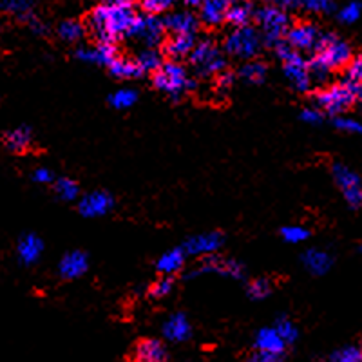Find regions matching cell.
Here are the masks:
<instances>
[{
  "label": "cell",
  "mask_w": 362,
  "mask_h": 362,
  "mask_svg": "<svg viewBox=\"0 0 362 362\" xmlns=\"http://www.w3.org/2000/svg\"><path fill=\"white\" fill-rule=\"evenodd\" d=\"M317 105L325 109L328 115L337 116L346 112L354 105L355 102L361 100V83H351V82H342L334 83V86L322 89L317 95Z\"/></svg>",
  "instance_id": "5"
},
{
  "label": "cell",
  "mask_w": 362,
  "mask_h": 362,
  "mask_svg": "<svg viewBox=\"0 0 362 362\" xmlns=\"http://www.w3.org/2000/svg\"><path fill=\"white\" fill-rule=\"evenodd\" d=\"M239 78L245 83H250V86H259L267 78V67L263 62L247 60L243 66L239 67Z\"/></svg>",
  "instance_id": "29"
},
{
  "label": "cell",
  "mask_w": 362,
  "mask_h": 362,
  "mask_svg": "<svg viewBox=\"0 0 362 362\" xmlns=\"http://www.w3.org/2000/svg\"><path fill=\"white\" fill-rule=\"evenodd\" d=\"M136 361L140 362H163L167 361V350L156 339H144L136 346Z\"/></svg>",
  "instance_id": "24"
},
{
  "label": "cell",
  "mask_w": 362,
  "mask_h": 362,
  "mask_svg": "<svg viewBox=\"0 0 362 362\" xmlns=\"http://www.w3.org/2000/svg\"><path fill=\"white\" fill-rule=\"evenodd\" d=\"M321 31L312 22H299L286 31V42L296 51H315L317 44L321 40Z\"/></svg>",
  "instance_id": "12"
},
{
  "label": "cell",
  "mask_w": 362,
  "mask_h": 362,
  "mask_svg": "<svg viewBox=\"0 0 362 362\" xmlns=\"http://www.w3.org/2000/svg\"><path fill=\"white\" fill-rule=\"evenodd\" d=\"M263 4H270V6H277V8L284 9V11H292V9L300 8L299 0H261Z\"/></svg>",
  "instance_id": "47"
},
{
  "label": "cell",
  "mask_w": 362,
  "mask_h": 362,
  "mask_svg": "<svg viewBox=\"0 0 362 362\" xmlns=\"http://www.w3.org/2000/svg\"><path fill=\"white\" fill-rule=\"evenodd\" d=\"M247 292H248V297L254 300L267 299V297L272 293V281L264 279V277H259V279H255L254 283L248 284Z\"/></svg>",
  "instance_id": "37"
},
{
  "label": "cell",
  "mask_w": 362,
  "mask_h": 362,
  "mask_svg": "<svg viewBox=\"0 0 362 362\" xmlns=\"http://www.w3.org/2000/svg\"><path fill=\"white\" fill-rule=\"evenodd\" d=\"M17 254L22 264L31 267L40 261L42 254H44V241L37 234H24L18 241Z\"/></svg>",
  "instance_id": "18"
},
{
  "label": "cell",
  "mask_w": 362,
  "mask_h": 362,
  "mask_svg": "<svg viewBox=\"0 0 362 362\" xmlns=\"http://www.w3.org/2000/svg\"><path fill=\"white\" fill-rule=\"evenodd\" d=\"M351 57H354L351 45L342 40V38H339L337 35L328 33L321 35V40L317 44L315 57L313 58L325 67H328L329 71H334L339 69V67H344L346 64L350 62Z\"/></svg>",
  "instance_id": "7"
},
{
  "label": "cell",
  "mask_w": 362,
  "mask_h": 362,
  "mask_svg": "<svg viewBox=\"0 0 362 362\" xmlns=\"http://www.w3.org/2000/svg\"><path fill=\"white\" fill-rule=\"evenodd\" d=\"M225 238L221 232H205V234L192 235L185 241L183 250L187 255H209L221 250Z\"/></svg>",
  "instance_id": "14"
},
{
  "label": "cell",
  "mask_w": 362,
  "mask_h": 362,
  "mask_svg": "<svg viewBox=\"0 0 362 362\" xmlns=\"http://www.w3.org/2000/svg\"><path fill=\"white\" fill-rule=\"evenodd\" d=\"M136 15L138 13L129 4V0L102 2L90 11L87 28L98 42H116L118 38L127 37Z\"/></svg>",
  "instance_id": "1"
},
{
  "label": "cell",
  "mask_w": 362,
  "mask_h": 362,
  "mask_svg": "<svg viewBox=\"0 0 362 362\" xmlns=\"http://www.w3.org/2000/svg\"><path fill=\"white\" fill-rule=\"evenodd\" d=\"M89 270V259L87 255L80 250H74L66 254L60 259V264H58V274L64 279H78L82 277L86 272Z\"/></svg>",
  "instance_id": "15"
},
{
  "label": "cell",
  "mask_w": 362,
  "mask_h": 362,
  "mask_svg": "<svg viewBox=\"0 0 362 362\" xmlns=\"http://www.w3.org/2000/svg\"><path fill=\"white\" fill-rule=\"evenodd\" d=\"M102 2H118V0H102Z\"/></svg>",
  "instance_id": "52"
},
{
  "label": "cell",
  "mask_w": 362,
  "mask_h": 362,
  "mask_svg": "<svg viewBox=\"0 0 362 362\" xmlns=\"http://www.w3.org/2000/svg\"><path fill=\"white\" fill-rule=\"evenodd\" d=\"M177 0H141V8L145 13H151V15H160V13L167 11V9L173 8Z\"/></svg>",
  "instance_id": "40"
},
{
  "label": "cell",
  "mask_w": 362,
  "mask_h": 362,
  "mask_svg": "<svg viewBox=\"0 0 362 362\" xmlns=\"http://www.w3.org/2000/svg\"><path fill=\"white\" fill-rule=\"evenodd\" d=\"M185 2L187 8H199V4H202V0H183Z\"/></svg>",
  "instance_id": "51"
},
{
  "label": "cell",
  "mask_w": 362,
  "mask_h": 362,
  "mask_svg": "<svg viewBox=\"0 0 362 362\" xmlns=\"http://www.w3.org/2000/svg\"><path fill=\"white\" fill-rule=\"evenodd\" d=\"M281 355H274V354H268V351H257L255 355H252V361L255 362H277L281 361Z\"/></svg>",
  "instance_id": "49"
},
{
  "label": "cell",
  "mask_w": 362,
  "mask_h": 362,
  "mask_svg": "<svg viewBox=\"0 0 362 362\" xmlns=\"http://www.w3.org/2000/svg\"><path fill=\"white\" fill-rule=\"evenodd\" d=\"M254 17V8L248 0H232L228 2L226 8L225 22H228L234 28H241V25H248Z\"/></svg>",
  "instance_id": "23"
},
{
  "label": "cell",
  "mask_w": 362,
  "mask_h": 362,
  "mask_svg": "<svg viewBox=\"0 0 362 362\" xmlns=\"http://www.w3.org/2000/svg\"><path fill=\"white\" fill-rule=\"evenodd\" d=\"M136 64L141 69V73H154L158 67L163 64V57H161L160 51H156L154 47H147L145 51H141L136 58Z\"/></svg>",
  "instance_id": "31"
},
{
  "label": "cell",
  "mask_w": 362,
  "mask_h": 362,
  "mask_svg": "<svg viewBox=\"0 0 362 362\" xmlns=\"http://www.w3.org/2000/svg\"><path fill=\"white\" fill-rule=\"evenodd\" d=\"M109 69H111V73L115 74L116 78L132 80L144 76V73H141V69L138 67L136 60H129V58L116 57L111 62V66H109Z\"/></svg>",
  "instance_id": "28"
},
{
  "label": "cell",
  "mask_w": 362,
  "mask_h": 362,
  "mask_svg": "<svg viewBox=\"0 0 362 362\" xmlns=\"http://www.w3.org/2000/svg\"><path fill=\"white\" fill-rule=\"evenodd\" d=\"M115 206V199L109 192L103 190H95V192L86 194L78 202V212L80 216L89 219L102 218V216L109 214Z\"/></svg>",
  "instance_id": "13"
},
{
  "label": "cell",
  "mask_w": 362,
  "mask_h": 362,
  "mask_svg": "<svg viewBox=\"0 0 362 362\" xmlns=\"http://www.w3.org/2000/svg\"><path fill=\"white\" fill-rule=\"evenodd\" d=\"M118 57V49H116L115 42H98L95 47V58L98 66H111V62Z\"/></svg>",
  "instance_id": "35"
},
{
  "label": "cell",
  "mask_w": 362,
  "mask_h": 362,
  "mask_svg": "<svg viewBox=\"0 0 362 362\" xmlns=\"http://www.w3.org/2000/svg\"><path fill=\"white\" fill-rule=\"evenodd\" d=\"M185 259H187V254L185 250H183V247L173 248V250L161 254V257L156 263V268L158 272H161V274H165V276H174V274L183 270V267H185Z\"/></svg>",
  "instance_id": "25"
},
{
  "label": "cell",
  "mask_w": 362,
  "mask_h": 362,
  "mask_svg": "<svg viewBox=\"0 0 362 362\" xmlns=\"http://www.w3.org/2000/svg\"><path fill=\"white\" fill-rule=\"evenodd\" d=\"M334 124H335V127L341 129V131H344V132H361L362 131V125L358 124L357 119L348 118V116L337 115L334 119Z\"/></svg>",
  "instance_id": "44"
},
{
  "label": "cell",
  "mask_w": 362,
  "mask_h": 362,
  "mask_svg": "<svg viewBox=\"0 0 362 362\" xmlns=\"http://www.w3.org/2000/svg\"><path fill=\"white\" fill-rule=\"evenodd\" d=\"M254 344L255 348H257V351H268V354L281 355V357H283L284 350H286V342L281 339V335L277 334L276 328L259 329L254 339Z\"/></svg>",
  "instance_id": "21"
},
{
  "label": "cell",
  "mask_w": 362,
  "mask_h": 362,
  "mask_svg": "<svg viewBox=\"0 0 362 362\" xmlns=\"http://www.w3.org/2000/svg\"><path fill=\"white\" fill-rule=\"evenodd\" d=\"M219 76L218 80H216V86H218L219 93H226V90L230 89L232 83H234V73H230V71H219Z\"/></svg>",
  "instance_id": "46"
},
{
  "label": "cell",
  "mask_w": 362,
  "mask_h": 362,
  "mask_svg": "<svg viewBox=\"0 0 362 362\" xmlns=\"http://www.w3.org/2000/svg\"><path fill=\"white\" fill-rule=\"evenodd\" d=\"M54 192L60 199L64 202H74V199L78 198L80 194V187L78 183L71 177H60L58 181H54Z\"/></svg>",
  "instance_id": "32"
},
{
  "label": "cell",
  "mask_w": 362,
  "mask_h": 362,
  "mask_svg": "<svg viewBox=\"0 0 362 362\" xmlns=\"http://www.w3.org/2000/svg\"><path fill=\"white\" fill-rule=\"evenodd\" d=\"M362 358V351L358 346H344L341 350L335 351L332 355V361L335 362H361Z\"/></svg>",
  "instance_id": "39"
},
{
  "label": "cell",
  "mask_w": 362,
  "mask_h": 362,
  "mask_svg": "<svg viewBox=\"0 0 362 362\" xmlns=\"http://www.w3.org/2000/svg\"><path fill=\"white\" fill-rule=\"evenodd\" d=\"M57 33L64 42L76 44V42L82 40L83 35H86V25H83L82 22L73 21V18H71V21L60 22V25H58V29H57Z\"/></svg>",
  "instance_id": "30"
},
{
  "label": "cell",
  "mask_w": 362,
  "mask_h": 362,
  "mask_svg": "<svg viewBox=\"0 0 362 362\" xmlns=\"http://www.w3.org/2000/svg\"><path fill=\"white\" fill-rule=\"evenodd\" d=\"M228 2H232V0H228Z\"/></svg>",
  "instance_id": "53"
},
{
  "label": "cell",
  "mask_w": 362,
  "mask_h": 362,
  "mask_svg": "<svg viewBox=\"0 0 362 362\" xmlns=\"http://www.w3.org/2000/svg\"><path fill=\"white\" fill-rule=\"evenodd\" d=\"M35 0H0V11L13 15L21 21H29L33 17Z\"/></svg>",
  "instance_id": "27"
},
{
  "label": "cell",
  "mask_w": 362,
  "mask_h": 362,
  "mask_svg": "<svg viewBox=\"0 0 362 362\" xmlns=\"http://www.w3.org/2000/svg\"><path fill=\"white\" fill-rule=\"evenodd\" d=\"M223 47H225L226 54L247 62V60H254L259 54L261 47H263V40H261L259 31L248 24L241 25V28H234V31L225 38Z\"/></svg>",
  "instance_id": "6"
},
{
  "label": "cell",
  "mask_w": 362,
  "mask_h": 362,
  "mask_svg": "<svg viewBox=\"0 0 362 362\" xmlns=\"http://www.w3.org/2000/svg\"><path fill=\"white\" fill-rule=\"evenodd\" d=\"M334 180L342 190H344L346 203L354 210H358L362 205V187H361V176L357 173L346 167L344 163H334Z\"/></svg>",
  "instance_id": "11"
},
{
  "label": "cell",
  "mask_w": 362,
  "mask_h": 362,
  "mask_svg": "<svg viewBox=\"0 0 362 362\" xmlns=\"http://www.w3.org/2000/svg\"><path fill=\"white\" fill-rule=\"evenodd\" d=\"M281 238L286 241V243H305L306 239L310 238V230H306L305 226L300 225H290V226H284L283 230H281Z\"/></svg>",
  "instance_id": "36"
},
{
  "label": "cell",
  "mask_w": 362,
  "mask_h": 362,
  "mask_svg": "<svg viewBox=\"0 0 362 362\" xmlns=\"http://www.w3.org/2000/svg\"><path fill=\"white\" fill-rule=\"evenodd\" d=\"M33 181H37V183H42V185H47V183H51V181H54V174L51 173L49 169H37L33 173Z\"/></svg>",
  "instance_id": "48"
},
{
  "label": "cell",
  "mask_w": 362,
  "mask_h": 362,
  "mask_svg": "<svg viewBox=\"0 0 362 362\" xmlns=\"http://www.w3.org/2000/svg\"><path fill=\"white\" fill-rule=\"evenodd\" d=\"M361 8L362 4L358 0H351V2H348L346 6H342L341 11L337 13L339 21H341L342 24H355V22L361 18Z\"/></svg>",
  "instance_id": "38"
},
{
  "label": "cell",
  "mask_w": 362,
  "mask_h": 362,
  "mask_svg": "<svg viewBox=\"0 0 362 362\" xmlns=\"http://www.w3.org/2000/svg\"><path fill=\"white\" fill-rule=\"evenodd\" d=\"M303 264L312 276H326L334 267V255L321 248H310L300 257Z\"/></svg>",
  "instance_id": "17"
},
{
  "label": "cell",
  "mask_w": 362,
  "mask_h": 362,
  "mask_svg": "<svg viewBox=\"0 0 362 362\" xmlns=\"http://www.w3.org/2000/svg\"><path fill=\"white\" fill-rule=\"evenodd\" d=\"M138 100V93L131 87H122V89L115 90L111 96H109V103H111L115 109H129L132 107Z\"/></svg>",
  "instance_id": "33"
},
{
  "label": "cell",
  "mask_w": 362,
  "mask_h": 362,
  "mask_svg": "<svg viewBox=\"0 0 362 362\" xmlns=\"http://www.w3.org/2000/svg\"><path fill=\"white\" fill-rule=\"evenodd\" d=\"M272 49L276 51L277 58L283 62L284 76L288 78L292 87L299 93H308L312 89V78H310L308 60L299 51H296L288 42H277Z\"/></svg>",
  "instance_id": "2"
},
{
  "label": "cell",
  "mask_w": 362,
  "mask_h": 362,
  "mask_svg": "<svg viewBox=\"0 0 362 362\" xmlns=\"http://www.w3.org/2000/svg\"><path fill=\"white\" fill-rule=\"evenodd\" d=\"M299 6L312 13H329L335 9L334 0H299Z\"/></svg>",
  "instance_id": "41"
},
{
  "label": "cell",
  "mask_w": 362,
  "mask_h": 362,
  "mask_svg": "<svg viewBox=\"0 0 362 362\" xmlns=\"http://www.w3.org/2000/svg\"><path fill=\"white\" fill-rule=\"evenodd\" d=\"M28 22H29V28L33 29V33H37V35H45V33H47V28H45V25H44V22L38 21V18L35 17V15L31 18H29Z\"/></svg>",
  "instance_id": "50"
},
{
  "label": "cell",
  "mask_w": 362,
  "mask_h": 362,
  "mask_svg": "<svg viewBox=\"0 0 362 362\" xmlns=\"http://www.w3.org/2000/svg\"><path fill=\"white\" fill-rule=\"evenodd\" d=\"M300 119L308 125H321L322 124V112L315 107H306L300 112Z\"/></svg>",
  "instance_id": "45"
},
{
  "label": "cell",
  "mask_w": 362,
  "mask_h": 362,
  "mask_svg": "<svg viewBox=\"0 0 362 362\" xmlns=\"http://www.w3.org/2000/svg\"><path fill=\"white\" fill-rule=\"evenodd\" d=\"M274 328H276L277 334L281 335V339L286 342V346L296 344L297 339H299V329H297V326L293 325L290 319H286V317H279Z\"/></svg>",
  "instance_id": "34"
},
{
  "label": "cell",
  "mask_w": 362,
  "mask_h": 362,
  "mask_svg": "<svg viewBox=\"0 0 362 362\" xmlns=\"http://www.w3.org/2000/svg\"><path fill=\"white\" fill-rule=\"evenodd\" d=\"M203 274H218V276H226L232 279H245V267L235 259H223L219 255L209 254V257L196 270L187 274L185 279H194Z\"/></svg>",
  "instance_id": "10"
},
{
  "label": "cell",
  "mask_w": 362,
  "mask_h": 362,
  "mask_svg": "<svg viewBox=\"0 0 362 362\" xmlns=\"http://www.w3.org/2000/svg\"><path fill=\"white\" fill-rule=\"evenodd\" d=\"M165 24L158 15H136L131 29H129V38H136L147 47H156L158 44L163 42L165 37Z\"/></svg>",
  "instance_id": "9"
},
{
  "label": "cell",
  "mask_w": 362,
  "mask_h": 362,
  "mask_svg": "<svg viewBox=\"0 0 362 362\" xmlns=\"http://www.w3.org/2000/svg\"><path fill=\"white\" fill-rule=\"evenodd\" d=\"M190 64L196 69V73L202 76H212L218 74L226 67V58L221 51L218 49V45L209 38L196 42L194 49L189 54Z\"/></svg>",
  "instance_id": "8"
},
{
  "label": "cell",
  "mask_w": 362,
  "mask_h": 362,
  "mask_svg": "<svg viewBox=\"0 0 362 362\" xmlns=\"http://www.w3.org/2000/svg\"><path fill=\"white\" fill-rule=\"evenodd\" d=\"M228 0H202L199 4V21L209 28H218L225 22Z\"/></svg>",
  "instance_id": "20"
},
{
  "label": "cell",
  "mask_w": 362,
  "mask_h": 362,
  "mask_svg": "<svg viewBox=\"0 0 362 362\" xmlns=\"http://www.w3.org/2000/svg\"><path fill=\"white\" fill-rule=\"evenodd\" d=\"M154 87L165 95H169L173 100H180L187 90H192L196 87L194 80L190 78L189 73L180 62L169 60L163 62L156 71L153 78Z\"/></svg>",
  "instance_id": "3"
},
{
  "label": "cell",
  "mask_w": 362,
  "mask_h": 362,
  "mask_svg": "<svg viewBox=\"0 0 362 362\" xmlns=\"http://www.w3.org/2000/svg\"><path fill=\"white\" fill-rule=\"evenodd\" d=\"M174 290V281L170 276H165L163 279H160L158 283L153 284L151 288V297L154 299H161V297H167Z\"/></svg>",
  "instance_id": "43"
},
{
  "label": "cell",
  "mask_w": 362,
  "mask_h": 362,
  "mask_svg": "<svg viewBox=\"0 0 362 362\" xmlns=\"http://www.w3.org/2000/svg\"><path fill=\"white\" fill-rule=\"evenodd\" d=\"M362 80V58L351 57V60L346 64V82L351 83H361Z\"/></svg>",
  "instance_id": "42"
},
{
  "label": "cell",
  "mask_w": 362,
  "mask_h": 362,
  "mask_svg": "<svg viewBox=\"0 0 362 362\" xmlns=\"http://www.w3.org/2000/svg\"><path fill=\"white\" fill-rule=\"evenodd\" d=\"M192 335V326L183 313H174L163 322V337L170 342H185Z\"/></svg>",
  "instance_id": "19"
},
{
  "label": "cell",
  "mask_w": 362,
  "mask_h": 362,
  "mask_svg": "<svg viewBox=\"0 0 362 362\" xmlns=\"http://www.w3.org/2000/svg\"><path fill=\"white\" fill-rule=\"evenodd\" d=\"M196 35H174L173 38L165 42L163 53L165 57H169L170 60H181L190 54V51L196 45Z\"/></svg>",
  "instance_id": "22"
},
{
  "label": "cell",
  "mask_w": 362,
  "mask_h": 362,
  "mask_svg": "<svg viewBox=\"0 0 362 362\" xmlns=\"http://www.w3.org/2000/svg\"><path fill=\"white\" fill-rule=\"evenodd\" d=\"M4 144L9 151H13V153H24V151L29 148V145L33 144V131H31V127H28V125L11 129V131L4 136Z\"/></svg>",
  "instance_id": "26"
},
{
  "label": "cell",
  "mask_w": 362,
  "mask_h": 362,
  "mask_svg": "<svg viewBox=\"0 0 362 362\" xmlns=\"http://www.w3.org/2000/svg\"><path fill=\"white\" fill-rule=\"evenodd\" d=\"M165 29L173 35H196L199 28V18L190 11L170 13L163 21Z\"/></svg>",
  "instance_id": "16"
},
{
  "label": "cell",
  "mask_w": 362,
  "mask_h": 362,
  "mask_svg": "<svg viewBox=\"0 0 362 362\" xmlns=\"http://www.w3.org/2000/svg\"><path fill=\"white\" fill-rule=\"evenodd\" d=\"M252 18L257 22V28H259L257 31L261 35V40L268 47H274L277 42L283 40V37L290 28L288 11H284L277 6H261V8L254 9V17Z\"/></svg>",
  "instance_id": "4"
}]
</instances>
